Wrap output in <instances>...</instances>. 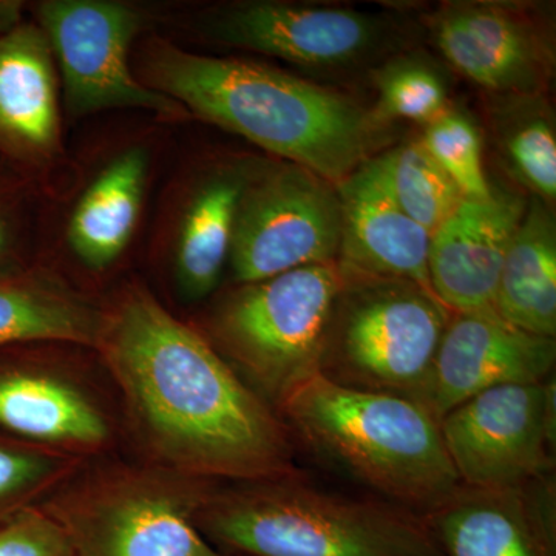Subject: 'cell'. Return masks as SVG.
I'll return each instance as SVG.
<instances>
[{
  "mask_svg": "<svg viewBox=\"0 0 556 556\" xmlns=\"http://www.w3.org/2000/svg\"><path fill=\"white\" fill-rule=\"evenodd\" d=\"M94 351L118 390L124 422L144 463L214 482L302 470L276 409L141 285L105 306Z\"/></svg>",
  "mask_w": 556,
  "mask_h": 556,
  "instance_id": "1",
  "label": "cell"
},
{
  "mask_svg": "<svg viewBox=\"0 0 556 556\" xmlns=\"http://www.w3.org/2000/svg\"><path fill=\"white\" fill-rule=\"evenodd\" d=\"M146 86L338 186L378 142V116L353 101L257 62L190 53L166 40L146 51Z\"/></svg>",
  "mask_w": 556,
  "mask_h": 556,
  "instance_id": "2",
  "label": "cell"
},
{
  "mask_svg": "<svg viewBox=\"0 0 556 556\" xmlns=\"http://www.w3.org/2000/svg\"><path fill=\"white\" fill-rule=\"evenodd\" d=\"M277 413L295 448L419 517L460 485L439 420L409 399L351 390L316 372Z\"/></svg>",
  "mask_w": 556,
  "mask_h": 556,
  "instance_id": "3",
  "label": "cell"
},
{
  "mask_svg": "<svg viewBox=\"0 0 556 556\" xmlns=\"http://www.w3.org/2000/svg\"><path fill=\"white\" fill-rule=\"evenodd\" d=\"M195 525L232 556H444L419 515L369 493L316 484L303 470L215 482Z\"/></svg>",
  "mask_w": 556,
  "mask_h": 556,
  "instance_id": "4",
  "label": "cell"
},
{
  "mask_svg": "<svg viewBox=\"0 0 556 556\" xmlns=\"http://www.w3.org/2000/svg\"><path fill=\"white\" fill-rule=\"evenodd\" d=\"M214 484L149 463L90 457L40 507L64 530L73 556H232L195 525Z\"/></svg>",
  "mask_w": 556,
  "mask_h": 556,
  "instance_id": "5",
  "label": "cell"
},
{
  "mask_svg": "<svg viewBox=\"0 0 556 556\" xmlns=\"http://www.w3.org/2000/svg\"><path fill=\"white\" fill-rule=\"evenodd\" d=\"M343 283L339 263H329L237 285L215 306L206 339L277 412L299 383L316 375Z\"/></svg>",
  "mask_w": 556,
  "mask_h": 556,
  "instance_id": "6",
  "label": "cell"
},
{
  "mask_svg": "<svg viewBox=\"0 0 556 556\" xmlns=\"http://www.w3.org/2000/svg\"><path fill=\"white\" fill-rule=\"evenodd\" d=\"M343 274L318 375L351 390L422 405L452 311L409 281Z\"/></svg>",
  "mask_w": 556,
  "mask_h": 556,
  "instance_id": "7",
  "label": "cell"
},
{
  "mask_svg": "<svg viewBox=\"0 0 556 556\" xmlns=\"http://www.w3.org/2000/svg\"><path fill=\"white\" fill-rule=\"evenodd\" d=\"M338 189L313 172L281 163L248 177L237 211L229 266L236 285L305 266L338 263Z\"/></svg>",
  "mask_w": 556,
  "mask_h": 556,
  "instance_id": "8",
  "label": "cell"
},
{
  "mask_svg": "<svg viewBox=\"0 0 556 556\" xmlns=\"http://www.w3.org/2000/svg\"><path fill=\"white\" fill-rule=\"evenodd\" d=\"M36 24L49 39L60 67L64 100L75 118L110 109H139L179 119L188 110L135 78L131 43L144 17L129 3L113 0H43Z\"/></svg>",
  "mask_w": 556,
  "mask_h": 556,
  "instance_id": "9",
  "label": "cell"
},
{
  "mask_svg": "<svg viewBox=\"0 0 556 556\" xmlns=\"http://www.w3.org/2000/svg\"><path fill=\"white\" fill-rule=\"evenodd\" d=\"M555 378L486 390L439 419L460 484L514 490L555 471Z\"/></svg>",
  "mask_w": 556,
  "mask_h": 556,
  "instance_id": "10",
  "label": "cell"
},
{
  "mask_svg": "<svg viewBox=\"0 0 556 556\" xmlns=\"http://www.w3.org/2000/svg\"><path fill=\"white\" fill-rule=\"evenodd\" d=\"M0 430L14 439L83 457L108 455L115 417L78 369L53 357L0 364Z\"/></svg>",
  "mask_w": 556,
  "mask_h": 556,
  "instance_id": "11",
  "label": "cell"
},
{
  "mask_svg": "<svg viewBox=\"0 0 556 556\" xmlns=\"http://www.w3.org/2000/svg\"><path fill=\"white\" fill-rule=\"evenodd\" d=\"M206 31L233 49L306 67H338L369 56L387 39L378 17L340 7L244 2L207 20Z\"/></svg>",
  "mask_w": 556,
  "mask_h": 556,
  "instance_id": "12",
  "label": "cell"
},
{
  "mask_svg": "<svg viewBox=\"0 0 556 556\" xmlns=\"http://www.w3.org/2000/svg\"><path fill=\"white\" fill-rule=\"evenodd\" d=\"M555 362V339L514 327L495 311L452 314L422 405L439 420L492 388L546 382Z\"/></svg>",
  "mask_w": 556,
  "mask_h": 556,
  "instance_id": "13",
  "label": "cell"
},
{
  "mask_svg": "<svg viewBox=\"0 0 556 556\" xmlns=\"http://www.w3.org/2000/svg\"><path fill=\"white\" fill-rule=\"evenodd\" d=\"M555 475L514 490L460 484L426 515L444 556H556Z\"/></svg>",
  "mask_w": 556,
  "mask_h": 556,
  "instance_id": "14",
  "label": "cell"
},
{
  "mask_svg": "<svg viewBox=\"0 0 556 556\" xmlns=\"http://www.w3.org/2000/svg\"><path fill=\"white\" fill-rule=\"evenodd\" d=\"M527 201L492 189L464 199L433 233L428 249L431 291L453 314L493 311L497 281Z\"/></svg>",
  "mask_w": 556,
  "mask_h": 556,
  "instance_id": "15",
  "label": "cell"
},
{
  "mask_svg": "<svg viewBox=\"0 0 556 556\" xmlns=\"http://www.w3.org/2000/svg\"><path fill=\"white\" fill-rule=\"evenodd\" d=\"M336 189L342 212L338 263L343 273L409 281L433 292L428 277L431 236L397 203L387 155L365 161Z\"/></svg>",
  "mask_w": 556,
  "mask_h": 556,
  "instance_id": "16",
  "label": "cell"
},
{
  "mask_svg": "<svg viewBox=\"0 0 556 556\" xmlns=\"http://www.w3.org/2000/svg\"><path fill=\"white\" fill-rule=\"evenodd\" d=\"M62 155L56 62L35 21L0 35V160L27 178Z\"/></svg>",
  "mask_w": 556,
  "mask_h": 556,
  "instance_id": "17",
  "label": "cell"
},
{
  "mask_svg": "<svg viewBox=\"0 0 556 556\" xmlns=\"http://www.w3.org/2000/svg\"><path fill=\"white\" fill-rule=\"evenodd\" d=\"M434 39L450 64L496 94H541L551 53L535 28L492 3H452L433 17Z\"/></svg>",
  "mask_w": 556,
  "mask_h": 556,
  "instance_id": "18",
  "label": "cell"
},
{
  "mask_svg": "<svg viewBox=\"0 0 556 556\" xmlns=\"http://www.w3.org/2000/svg\"><path fill=\"white\" fill-rule=\"evenodd\" d=\"M104 320L105 306L49 269L24 268L0 276V350L22 345L94 350Z\"/></svg>",
  "mask_w": 556,
  "mask_h": 556,
  "instance_id": "19",
  "label": "cell"
},
{
  "mask_svg": "<svg viewBox=\"0 0 556 556\" xmlns=\"http://www.w3.org/2000/svg\"><path fill=\"white\" fill-rule=\"evenodd\" d=\"M493 311L514 327L555 339L556 225L551 204L536 197L507 249Z\"/></svg>",
  "mask_w": 556,
  "mask_h": 556,
  "instance_id": "20",
  "label": "cell"
},
{
  "mask_svg": "<svg viewBox=\"0 0 556 556\" xmlns=\"http://www.w3.org/2000/svg\"><path fill=\"white\" fill-rule=\"evenodd\" d=\"M148 172V153L139 148L127 150L80 197L70 218L67 239L87 268H110L129 247L141 215Z\"/></svg>",
  "mask_w": 556,
  "mask_h": 556,
  "instance_id": "21",
  "label": "cell"
},
{
  "mask_svg": "<svg viewBox=\"0 0 556 556\" xmlns=\"http://www.w3.org/2000/svg\"><path fill=\"white\" fill-rule=\"evenodd\" d=\"M248 174L219 172L190 201L177 244V283L190 302L208 298L217 289L229 263L237 211Z\"/></svg>",
  "mask_w": 556,
  "mask_h": 556,
  "instance_id": "22",
  "label": "cell"
},
{
  "mask_svg": "<svg viewBox=\"0 0 556 556\" xmlns=\"http://www.w3.org/2000/svg\"><path fill=\"white\" fill-rule=\"evenodd\" d=\"M492 110L497 149L511 177L536 199L556 197V135L541 94H500Z\"/></svg>",
  "mask_w": 556,
  "mask_h": 556,
  "instance_id": "23",
  "label": "cell"
},
{
  "mask_svg": "<svg viewBox=\"0 0 556 556\" xmlns=\"http://www.w3.org/2000/svg\"><path fill=\"white\" fill-rule=\"evenodd\" d=\"M87 459L20 439L0 441V525L40 506Z\"/></svg>",
  "mask_w": 556,
  "mask_h": 556,
  "instance_id": "24",
  "label": "cell"
},
{
  "mask_svg": "<svg viewBox=\"0 0 556 556\" xmlns=\"http://www.w3.org/2000/svg\"><path fill=\"white\" fill-rule=\"evenodd\" d=\"M386 155L397 203L431 236L459 206L463 193L420 141L401 146Z\"/></svg>",
  "mask_w": 556,
  "mask_h": 556,
  "instance_id": "25",
  "label": "cell"
},
{
  "mask_svg": "<svg viewBox=\"0 0 556 556\" xmlns=\"http://www.w3.org/2000/svg\"><path fill=\"white\" fill-rule=\"evenodd\" d=\"M420 144L453 179L464 199H489L493 188L482 164L481 134L470 116L448 109L427 124Z\"/></svg>",
  "mask_w": 556,
  "mask_h": 556,
  "instance_id": "26",
  "label": "cell"
},
{
  "mask_svg": "<svg viewBox=\"0 0 556 556\" xmlns=\"http://www.w3.org/2000/svg\"><path fill=\"white\" fill-rule=\"evenodd\" d=\"M376 86L379 118L409 119L427 126L450 109L444 80L427 62H393L376 76Z\"/></svg>",
  "mask_w": 556,
  "mask_h": 556,
  "instance_id": "27",
  "label": "cell"
},
{
  "mask_svg": "<svg viewBox=\"0 0 556 556\" xmlns=\"http://www.w3.org/2000/svg\"><path fill=\"white\" fill-rule=\"evenodd\" d=\"M0 556H73L64 530L40 506L0 525Z\"/></svg>",
  "mask_w": 556,
  "mask_h": 556,
  "instance_id": "28",
  "label": "cell"
},
{
  "mask_svg": "<svg viewBox=\"0 0 556 556\" xmlns=\"http://www.w3.org/2000/svg\"><path fill=\"white\" fill-rule=\"evenodd\" d=\"M28 243V179L0 169V276L24 269Z\"/></svg>",
  "mask_w": 556,
  "mask_h": 556,
  "instance_id": "29",
  "label": "cell"
},
{
  "mask_svg": "<svg viewBox=\"0 0 556 556\" xmlns=\"http://www.w3.org/2000/svg\"><path fill=\"white\" fill-rule=\"evenodd\" d=\"M22 13H24V3L0 0V35L20 25Z\"/></svg>",
  "mask_w": 556,
  "mask_h": 556,
  "instance_id": "30",
  "label": "cell"
}]
</instances>
